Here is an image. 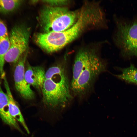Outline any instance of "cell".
Wrapping results in <instances>:
<instances>
[{
    "instance_id": "obj_1",
    "label": "cell",
    "mask_w": 137,
    "mask_h": 137,
    "mask_svg": "<svg viewBox=\"0 0 137 137\" xmlns=\"http://www.w3.org/2000/svg\"><path fill=\"white\" fill-rule=\"evenodd\" d=\"M45 78L41 90L43 104L52 109L65 107L73 96L64 67L60 65L50 68L45 72Z\"/></svg>"
},
{
    "instance_id": "obj_2",
    "label": "cell",
    "mask_w": 137,
    "mask_h": 137,
    "mask_svg": "<svg viewBox=\"0 0 137 137\" xmlns=\"http://www.w3.org/2000/svg\"><path fill=\"white\" fill-rule=\"evenodd\" d=\"M80 12V9L72 11L63 6L47 5L41 10L39 20L45 33L61 32L69 29L75 23Z\"/></svg>"
},
{
    "instance_id": "obj_3",
    "label": "cell",
    "mask_w": 137,
    "mask_h": 137,
    "mask_svg": "<svg viewBox=\"0 0 137 137\" xmlns=\"http://www.w3.org/2000/svg\"><path fill=\"white\" fill-rule=\"evenodd\" d=\"M114 41L123 57H137V16L132 20L115 18Z\"/></svg>"
},
{
    "instance_id": "obj_4",
    "label": "cell",
    "mask_w": 137,
    "mask_h": 137,
    "mask_svg": "<svg viewBox=\"0 0 137 137\" xmlns=\"http://www.w3.org/2000/svg\"><path fill=\"white\" fill-rule=\"evenodd\" d=\"M106 65L96 51L90 61L82 70L76 80L70 83L73 96L79 98L85 96L97 78L101 73L106 71Z\"/></svg>"
},
{
    "instance_id": "obj_5",
    "label": "cell",
    "mask_w": 137,
    "mask_h": 137,
    "mask_svg": "<svg viewBox=\"0 0 137 137\" xmlns=\"http://www.w3.org/2000/svg\"><path fill=\"white\" fill-rule=\"evenodd\" d=\"M29 30L21 26L13 27L9 36L10 46L5 55V61L17 63L20 58L28 51Z\"/></svg>"
},
{
    "instance_id": "obj_6",
    "label": "cell",
    "mask_w": 137,
    "mask_h": 137,
    "mask_svg": "<svg viewBox=\"0 0 137 137\" xmlns=\"http://www.w3.org/2000/svg\"><path fill=\"white\" fill-rule=\"evenodd\" d=\"M28 52L23 55L17 62L14 72V78L17 90L24 99L30 100L34 98L35 94L25 77V64Z\"/></svg>"
},
{
    "instance_id": "obj_7",
    "label": "cell",
    "mask_w": 137,
    "mask_h": 137,
    "mask_svg": "<svg viewBox=\"0 0 137 137\" xmlns=\"http://www.w3.org/2000/svg\"><path fill=\"white\" fill-rule=\"evenodd\" d=\"M96 50L91 48H84L77 53L72 69V77L71 83L77 79L82 71L88 63Z\"/></svg>"
},
{
    "instance_id": "obj_8",
    "label": "cell",
    "mask_w": 137,
    "mask_h": 137,
    "mask_svg": "<svg viewBox=\"0 0 137 137\" xmlns=\"http://www.w3.org/2000/svg\"><path fill=\"white\" fill-rule=\"evenodd\" d=\"M25 71L26 81L30 86L41 90L45 80V72L42 67L28 65Z\"/></svg>"
},
{
    "instance_id": "obj_9",
    "label": "cell",
    "mask_w": 137,
    "mask_h": 137,
    "mask_svg": "<svg viewBox=\"0 0 137 137\" xmlns=\"http://www.w3.org/2000/svg\"><path fill=\"white\" fill-rule=\"evenodd\" d=\"M8 102V95L3 91L0 83V117L5 123L14 128L21 133H23L16 119L9 113Z\"/></svg>"
},
{
    "instance_id": "obj_10",
    "label": "cell",
    "mask_w": 137,
    "mask_h": 137,
    "mask_svg": "<svg viewBox=\"0 0 137 137\" xmlns=\"http://www.w3.org/2000/svg\"><path fill=\"white\" fill-rule=\"evenodd\" d=\"M3 79L6 93L8 97V108L9 113L13 117L20 123L27 133L29 134V130L19 108L13 97L6 76L4 77Z\"/></svg>"
},
{
    "instance_id": "obj_11",
    "label": "cell",
    "mask_w": 137,
    "mask_h": 137,
    "mask_svg": "<svg viewBox=\"0 0 137 137\" xmlns=\"http://www.w3.org/2000/svg\"><path fill=\"white\" fill-rule=\"evenodd\" d=\"M120 74L114 75L118 79L128 83L137 84V68L132 64L127 68H120Z\"/></svg>"
},
{
    "instance_id": "obj_12",
    "label": "cell",
    "mask_w": 137,
    "mask_h": 137,
    "mask_svg": "<svg viewBox=\"0 0 137 137\" xmlns=\"http://www.w3.org/2000/svg\"><path fill=\"white\" fill-rule=\"evenodd\" d=\"M9 36L0 38V76L3 79L5 76L4 67L5 58L10 46Z\"/></svg>"
},
{
    "instance_id": "obj_13",
    "label": "cell",
    "mask_w": 137,
    "mask_h": 137,
    "mask_svg": "<svg viewBox=\"0 0 137 137\" xmlns=\"http://www.w3.org/2000/svg\"><path fill=\"white\" fill-rule=\"evenodd\" d=\"M22 1L19 0H0V12L7 13L13 11L20 5Z\"/></svg>"
},
{
    "instance_id": "obj_14",
    "label": "cell",
    "mask_w": 137,
    "mask_h": 137,
    "mask_svg": "<svg viewBox=\"0 0 137 137\" xmlns=\"http://www.w3.org/2000/svg\"><path fill=\"white\" fill-rule=\"evenodd\" d=\"M42 2L48 5L54 7H61L66 5L69 3L67 0H44Z\"/></svg>"
},
{
    "instance_id": "obj_15",
    "label": "cell",
    "mask_w": 137,
    "mask_h": 137,
    "mask_svg": "<svg viewBox=\"0 0 137 137\" xmlns=\"http://www.w3.org/2000/svg\"><path fill=\"white\" fill-rule=\"evenodd\" d=\"M8 31L4 23L0 20V38L8 36Z\"/></svg>"
}]
</instances>
